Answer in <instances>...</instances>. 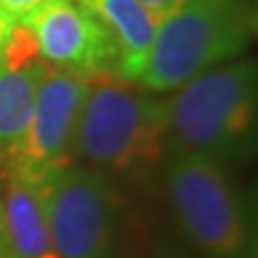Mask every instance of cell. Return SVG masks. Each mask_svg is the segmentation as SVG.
I'll return each instance as SVG.
<instances>
[{"label": "cell", "instance_id": "cell-1", "mask_svg": "<svg viewBox=\"0 0 258 258\" xmlns=\"http://www.w3.org/2000/svg\"><path fill=\"white\" fill-rule=\"evenodd\" d=\"M167 105L112 72L89 79L72 156L103 175H141L167 151Z\"/></svg>", "mask_w": 258, "mask_h": 258}, {"label": "cell", "instance_id": "cell-2", "mask_svg": "<svg viewBox=\"0 0 258 258\" xmlns=\"http://www.w3.org/2000/svg\"><path fill=\"white\" fill-rule=\"evenodd\" d=\"M167 105V146L175 156L227 165L244 158L256 137L258 74L253 60L220 64L182 84Z\"/></svg>", "mask_w": 258, "mask_h": 258}, {"label": "cell", "instance_id": "cell-3", "mask_svg": "<svg viewBox=\"0 0 258 258\" xmlns=\"http://www.w3.org/2000/svg\"><path fill=\"white\" fill-rule=\"evenodd\" d=\"M256 29L253 10L239 0H186L160 17L139 84L177 91L182 84L239 55Z\"/></svg>", "mask_w": 258, "mask_h": 258}, {"label": "cell", "instance_id": "cell-4", "mask_svg": "<svg viewBox=\"0 0 258 258\" xmlns=\"http://www.w3.org/2000/svg\"><path fill=\"white\" fill-rule=\"evenodd\" d=\"M165 186L177 225L201 258H256L249 206L225 165L201 156H175Z\"/></svg>", "mask_w": 258, "mask_h": 258}, {"label": "cell", "instance_id": "cell-5", "mask_svg": "<svg viewBox=\"0 0 258 258\" xmlns=\"http://www.w3.org/2000/svg\"><path fill=\"white\" fill-rule=\"evenodd\" d=\"M38 179L60 258H129L124 206L110 177L70 163Z\"/></svg>", "mask_w": 258, "mask_h": 258}, {"label": "cell", "instance_id": "cell-6", "mask_svg": "<svg viewBox=\"0 0 258 258\" xmlns=\"http://www.w3.org/2000/svg\"><path fill=\"white\" fill-rule=\"evenodd\" d=\"M38 57L53 70L98 77L115 70V46L89 8L79 0H50L22 19Z\"/></svg>", "mask_w": 258, "mask_h": 258}, {"label": "cell", "instance_id": "cell-7", "mask_svg": "<svg viewBox=\"0 0 258 258\" xmlns=\"http://www.w3.org/2000/svg\"><path fill=\"white\" fill-rule=\"evenodd\" d=\"M89 79L62 70H48L34 103L27 134L8 167H17L31 177H43L70 165L72 137L82 110Z\"/></svg>", "mask_w": 258, "mask_h": 258}, {"label": "cell", "instance_id": "cell-8", "mask_svg": "<svg viewBox=\"0 0 258 258\" xmlns=\"http://www.w3.org/2000/svg\"><path fill=\"white\" fill-rule=\"evenodd\" d=\"M0 203L10 258H60L50 234L46 196L38 177L27 175L17 167H8Z\"/></svg>", "mask_w": 258, "mask_h": 258}, {"label": "cell", "instance_id": "cell-9", "mask_svg": "<svg viewBox=\"0 0 258 258\" xmlns=\"http://www.w3.org/2000/svg\"><path fill=\"white\" fill-rule=\"evenodd\" d=\"M79 3L91 10L93 17L110 34L115 46L117 77L129 84L139 82L153 46L160 17H156L139 0H79Z\"/></svg>", "mask_w": 258, "mask_h": 258}, {"label": "cell", "instance_id": "cell-10", "mask_svg": "<svg viewBox=\"0 0 258 258\" xmlns=\"http://www.w3.org/2000/svg\"><path fill=\"white\" fill-rule=\"evenodd\" d=\"M50 64L36 60L24 67H0V160L10 163L27 134L36 93Z\"/></svg>", "mask_w": 258, "mask_h": 258}, {"label": "cell", "instance_id": "cell-11", "mask_svg": "<svg viewBox=\"0 0 258 258\" xmlns=\"http://www.w3.org/2000/svg\"><path fill=\"white\" fill-rule=\"evenodd\" d=\"M46 3H50V0H0V8L5 10L8 15H12L17 22H22V19L29 17L34 10L43 8Z\"/></svg>", "mask_w": 258, "mask_h": 258}, {"label": "cell", "instance_id": "cell-12", "mask_svg": "<svg viewBox=\"0 0 258 258\" xmlns=\"http://www.w3.org/2000/svg\"><path fill=\"white\" fill-rule=\"evenodd\" d=\"M144 8H148L156 17H165V15H170L172 10H177L182 3H186V0H139Z\"/></svg>", "mask_w": 258, "mask_h": 258}, {"label": "cell", "instance_id": "cell-13", "mask_svg": "<svg viewBox=\"0 0 258 258\" xmlns=\"http://www.w3.org/2000/svg\"><path fill=\"white\" fill-rule=\"evenodd\" d=\"M15 24H17V19L0 8V67H3V53H5V46H8L10 34H12Z\"/></svg>", "mask_w": 258, "mask_h": 258}, {"label": "cell", "instance_id": "cell-14", "mask_svg": "<svg viewBox=\"0 0 258 258\" xmlns=\"http://www.w3.org/2000/svg\"><path fill=\"white\" fill-rule=\"evenodd\" d=\"M0 258H10L8 232H5V218H3V203H0Z\"/></svg>", "mask_w": 258, "mask_h": 258}, {"label": "cell", "instance_id": "cell-15", "mask_svg": "<svg viewBox=\"0 0 258 258\" xmlns=\"http://www.w3.org/2000/svg\"><path fill=\"white\" fill-rule=\"evenodd\" d=\"M153 258H191V256L184 253V251H179V249H163V251H158Z\"/></svg>", "mask_w": 258, "mask_h": 258}, {"label": "cell", "instance_id": "cell-16", "mask_svg": "<svg viewBox=\"0 0 258 258\" xmlns=\"http://www.w3.org/2000/svg\"><path fill=\"white\" fill-rule=\"evenodd\" d=\"M239 3H246V5H249V3H253V0H239Z\"/></svg>", "mask_w": 258, "mask_h": 258}]
</instances>
